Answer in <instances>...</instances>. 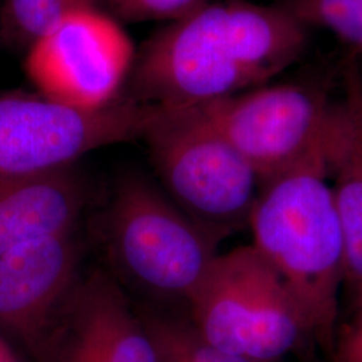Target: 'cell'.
Masks as SVG:
<instances>
[{
  "label": "cell",
  "mask_w": 362,
  "mask_h": 362,
  "mask_svg": "<svg viewBox=\"0 0 362 362\" xmlns=\"http://www.w3.org/2000/svg\"><path fill=\"white\" fill-rule=\"evenodd\" d=\"M308 31L275 3L208 1L145 42L130 97L188 109L264 86L303 55Z\"/></svg>",
  "instance_id": "6da1fadb"
},
{
  "label": "cell",
  "mask_w": 362,
  "mask_h": 362,
  "mask_svg": "<svg viewBox=\"0 0 362 362\" xmlns=\"http://www.w3.org/2000/svg\"><path fill=\"white\" fill-rule=\"evenodd\" d=\"M334 115L320 141L260 187L248 220L252 246L282 278L309 321L315 341H334L346 246L330 185Z\"/></svg>",
  "instance_id": "7a4b0ae2"
},
{
  "label": "cell",
  "mask_w": 362,
  "mask_h": 362,
  "mask_svg": "<svg viewBox=\"0 0 362 362\" xmlns=\"http://www.w3.org/2000/svg\"><path fill=\"white\" fill-rule=\"evenodd\" d=\"M209 345L254 362H278L315 341L282 278L252 245L218 254L187 299Z\"/></svg>",
  "instance_id": "3957f363"
},
{
  "label": "cell",
  "mask_w": 362,
  "mask_h": 362,
  "mask_svg": "<svg viewBox=\"0 0 362 362\" xmlns=\"http://www.w3.org/2000/svg\"><path fill=\"white\" fill-rule=\"evenodd\" d=\"M169 199L221 239L248 226L260 181L197 107L160 109L143 137Z\"/></svg>",
  "instance_id": "277c9868"
},
{
  "label": "cell",
  "mask_w": 362,
  "mask_h": 362,
  "mask_svg": "<svg viewBox=\"0 0 362 362\" xmlns=\"http://www.w3.org/2000/svg\"><path fill=\"white\" fill-rule=\"evenodd\" d=\"M106 239L112 258L132 282L158 297L185 302L216 258L221 240L139 175L117 182Z\"/></svg>",
  "instance_id": "5b68a950"
},
{
  "label": "cell",
  "mask_w": 362,
  "mask_h": 362,
  "mask_svg": "<svg viewBox=\"0 0 362 362\" xmlns=\"http://www.w3.org/2000/svg\"><path fill=\"white\" fill-rule=\"evenodd\" d=\"M160 109L130 95L81 110L38 93H0V181L71 167L98 148L141 139Z\"/></svg>",
  "instance_id": "8992f818"
},
{
  "label": "cell",
  "mask_w": 362,
  "mask_h": 362,
  "mask_svg": "<svg viewBox=\"0 0 362 362\" xmlns=\"http://www.w3.org/2000/svg\"><path fill=\"white\" fill-rule=\"evenodd\" d=\"M136 52L116 19L100 8L67 15L26 50L25 70L38 94L81 110L116 103Z\"/></svg>",
  "instance_id": "52a82bcc"
},
{
  "label": "cell",
  "mask_w": 362,
  "mask_h": 362,
  "mask_svg": "<svg viewBox=\"0 0 362 362\" xmlns=\"http://www.w3.org/2000/svg\"><path fill=\"white\" fill-rule=\"evenodd\" d=\"M334 105L315 86L282 83L196 107L246 158L262 187L293 167L320 141Z\"/></svg>",
  "instance_id": "ba28073f"
},
{
  "label": "cell",
  "mask_w": 362,
  "mask_h": 362,
  "mask_svg": "<svg viewBox=\"0 0 362 362\" xmlns=\"http://www.w3.org/2000/svg\"><path fill=\"white\" fill-rule=\"evenodd\" d=\"M38 362H167L143 317L106 272L79 279Z\"/></svg>",
  "instance_id": "9c48e42d"
},
{
  "label": "cell",
  "mask_w": 362,
  "mask_h": 362,
  "mask_svg": "<svg viewBox=\"0 0 362 362\" xmlns=\"http://www.w3.org/2000/svg\"><path fill=\"white\" fill-rule=\"evenodd\" d=\"M76 233L28 242L0 254V329L34 356L79 282Z\"/></svg>",
  "instance_id": "30bf717a"
},
{
  "label": "cell",
  "mask_w": 362,
  "mask_h": 362,
  "mask_svg": "<svg viewBox=\"0 0 362 362\" xmlns=\"http://www.w3.org/2000/svg\"><path fill=\"white\" fill-rule=\"evenodd\" d=\"M344 97L336 104L329 175L346 246L345 286L362 305V70L350 57L342 67Z\"/></svg>",
  "instance_id": "8fae6325"
},
{
  "label": "cell",
  "mask_w": 362,
  "mask_h": 362,
  "mask_svg": "<svg viewBox=\"0 0 362 362\" xmlns=\"http://www.w3.org/2000/svg\"><path fill=\"white\" fill-rule=\"evenodd\" d=\"M85 200V185L74 165L0 181V254L76 233Z\"/></svg>",
  "instance_id": "7c38bea8"
},
{
  "label": "cell",
  "mask_w": 362,
  "mask_h": 362,
  "mask_svg": "<svg viewBox=\"0 0 362 362\" xmlns=\"http://www.w3.org/2000/svg\"><path fill=\"white\" fill-rule=\"evenodd\" d=\"M104 0H3L0 39L10 47L27 50L67 15L98 8Z\"/></svg>",
  "instance_id": "4fadbf2b"
},
{
  "label": "cell",
  "mask_w": 362,
  "mask_h": 362,
  "mask_svg": "<svg viewBox=\"0 0 362 362\" xmlns=\"http://www.w3.org/2000/svg\"><path fill=\"white\" fill-rule=\"evenodd\" d=\"M275 4L303 26L325 28L362 52V0H276Z\"/></svg>",
  "instance_id": "5bb4252c"
},
{
  "label": "cell",
  "mask_w": 362,
  "mask_h": 362,
  "mask_svg": "<svg viewBox=\"0 0 362 362\" xmlns=\"http://www.w3.org/2000/svg\"><path fill=\"white\" fill-rule=\"evenodd\" d=\"M167 362H254L209 345L191 322L155 314H143Z\"/></svg>",
  "instance_id": "9a60e30c"
},
{
  "label": "cell",
  "mask_w": 362,
  "mask_h": 362,
  "mask_svg": "<svg viewBox=\"0 0 362 362\" xmlns=\"http://www.w3.org/2000/svg\"><path fill=\"white\" fill-rule=\"evenodd\" d=\"M117 19L129 23L175 22L204 6L209 0H104Z\"/></svg>",
  "instance_id": "2e32d148"
},
{
  "label": "cell",
  "mask_w": 362,
  "mask_h": 362,
  "mask_svg": "<svg viewBox=\"0 0 362 362\" xmlns=\"http://www.w3.org/2000/svg\"><path fill=\"white\" fill-rule=\"evenodd\" d=\"M332 362H362V305L356 320L339 339Z\"/></svg>",
  "instance_id": "e0dca14e"
},
{
  "label": "cell",
  "mask_w": 362,
  "mask_h": 362,
  "mask_svg": "<svg viewBox=\"0 0 362 362\" xmlns=\"http://www.w3.org/2000/svg\"><path fill=\"white\" fill-rule=\"evenodd\" d=\"M0 362H19L11 346L0 336Z\"/></svg>",
  "instance_id": "ac0fdd59"
}]
</instances>
